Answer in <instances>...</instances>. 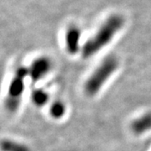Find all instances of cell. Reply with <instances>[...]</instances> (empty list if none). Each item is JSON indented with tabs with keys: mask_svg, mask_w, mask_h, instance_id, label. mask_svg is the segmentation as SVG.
Masks as SVG:
<instances>
[{
	"mask_svg": "<svg viewBox=\"0 0 151 151\" xmlns=\"http://www.w3.org/2000/svg\"><path fill=\"white\" fill-rule=\"evenodd\" d=\"M124 19L119 14H113L104 22L94 36L88 40L81 49V54L84 58H89L97 53L101 49L107 45L124 26Z\"/></svg>",
	"mask_w": 151,
	"mask_h": 151,
	"instance_id": "1",
	"label": "cell"
},
{
	"mask_svg": "<svg viewBox=\"0 0 151 151\" xmlns=\"http://www.w3.org/2000/svg\"><path fill=\"white\" fill-rule=\"evenodd\" d=\"M119 62L113 56L108 57L102 62L96 70L88 78L85 84V92L89 96L97 94L104 82L108 80L109 76L116 70Z\"/></svg>",
	"mask_w": 151,
	"mask_h": 151,
	"instance_id": "2",
	"label": "cell"
},
{
	"mask_svg": "<svg viewBox=\"0 0 151 151\" xmlns=\"http://www.w3.org/2000/svg\"><path fill=\"white\" fill-rule=\"evenodd\" d=\"M27 75H29V69L20 66L17 69L11 80L5 100L6 108L10 112H15L19 107L22 94L24 89V79Z\"/></svg>",
	"mask_w": 151,
	"mask_h": 151,
	"instance_id": "3",
	"label": "cell"
},
{
	"mask_svg": "<svg viewBox=\"0 0 151 151\" xmlns=\"http://www.w3.org/2000/svg\"><path fill=\"white\" fill-rule=\"evenodd\" d=\"M51 67V62L47 57H39L32 62L29 68V75L34 82L40 80L48 73Z\"/></svg>",
	"mask_w": 151,
	"mask_h": 151,
	"instance_id": "4",
	"label": "cell"
},
{
	"mask_svg": "<svg viewBox=\"0 0 151 151\" xmlns=\"http://www.w3.org/2000/svg\"><path fill=\"white\" fill-rule=\"evenodd\" d=\"M81 30L76 26H71L65 33V46L67 51L71 55L76 54L80 47Z\"/></svg>",
	"mask_w": 151,
	"mask_h": 151,
	"instance_id": "5",
	"label": "cell"
},
{
	"mask_svg": "<svg viewBox=\"0 0 151 151\" xmlns=\"http://www.w3.org/2000/svg\"><path fill=\"white\" fill-rule=\"evenodd\" d=\"M131 129L135 134H142L151 129V112L146 113L131 124Z\"/></svg>",
	"mask_w": 151,
	"mask_h": 151,
	"instance_id": "6",
	"label": "cell"
},
{
	"mask_svg": "<svg viewBox=\"0 0 151 151\" xmlns=\"http://www.w3.org/2000/svg\"><path fill=\"white\" fill-rule=\"evenodd\" d=\"M33 103L38 107H42L45 105L49 100V95L43 89H35L31 95Z\"/></svg>",
	"mask_w": 151,
	"mask_h": 151,
	"instance_id": "7",
	"label": "cell"
},
{
	"mask_svg": "<svg viewBox=\"0 0 151 151\" xmlns=\"http://www.w3.org/2000/svg\"><path fill=\"white\" fill-rule=\"evenodd\" d=\"M1 146L3 151H31L27 146L24 145L23 144L9 139L3 140Z\"/></svg>",
	"mask_w": 151,
	"mask_h": 151,
	"instance_id": "8",
	"label": "cell"
},
{
	"mask_svg": "<svg viewBox=\"0 0 151 151\" xmlns=\"http://www.w3.org/2000/svg\"><path fill=\"white\" fill-rule=\"evenodd\" d=\"M50 113L54 119H60L65 113V105L60 101H55L51 104L50 108Z\"/></svg>",
	"mask_w": 151,
	"mask_h": 151,
	"instance_id": "9",
	"label": "cell"
}]
</instances>
